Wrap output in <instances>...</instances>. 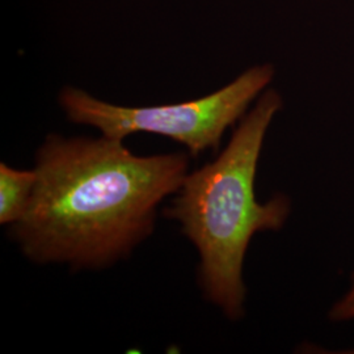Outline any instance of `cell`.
Returning a JSON list of instances; mask_svg holds the SVG:
<instances>
[{"label": "cell", "instance_id": "6", "mask_svg": "<svg viewBox=\"0 0 354 354\" xmlns=\"http://www.w3.org/2000/svg\"><path fill=\"white\" fill-rule=\"evenodd\" d=\"M333 353L354 354V348L353 349H348V351H340V352H333Z\"/></svg>", "mask_w": 354, "mask_h": 354}, {"label": "cell", "instance_id": "5", "mask_svg": "<svg viewBox=\"0 0 354 354\" xmlns=\"http://www.w3.org/2000/svg\"><path fill=\"white\" fill-rule=\"evenodd\" d=\"M328 319L333 323H349L354 322V272L352 282L348 290L330 306Z\"/></svg>", "mask_w": 354, "mask_h": 354}, {"label": "cell", "instance_id": "1", "mask_svg": "<svg viewBox=\"0 0 354 354\" xmlns=\"http://www.w3.org/2000/svg\"><path fill=\"white\" fill-rule=\"evenodd\" d=\"M37 180L11 234L28 260L75 270L127 257L155 228L158 206L189 174L187 153L140 156L124 140L50 134L36 152Z\"/></svg>", "mask_w": 354, "mask_h": 354}, {"label": "cell", "instance_id": "4", "mask_svg": "<svg viewBox=\"0 0 354 354\" xmlns=\"http://www.w3.org/2000/svg\"><path fill=\"white\" fill-rule=\"evenodd\" d=\"M37 175L35 169H16L0 165V223L15 225L28 210Z\"/></svg>", "mask_w": 354, "mask_h": 354}, {"label": "cell", "instance_id": "2", "mask_svg": "<svg viewBox=\"0 0 354 354\" xmlns=\"http://www.w3.org/2000/svg\"><path fill=\"white\" fill-rule=\"evenodd\" d=\"M282 108L276 89H266L214 162L188 174L165 216L176 221L200 254L203 297L228 320L245 315L244 259L257 232L279 231L291 214L290 198L277 193L261 203L254 180L266 133Z\"/></svg>", "mask_w": 354, "mask_h": 354}, {"label": "cell", "instance_id": "3", "mask_svg": "<svg viewBox=\"0 0 354 354\" xmlns=\"http://www.w3.org/2000/svg\"><path fill=\"white\" fill-rule=\"evenodd\" d=\"M273 77L272 64H259L200 99L152 106L115 105L75 87H64L58 100L71 122L96 127L108 138L124 140L130 134L151 133L175 140L192 156H198L219 149L228 127L248 113Z\"/></svg>", "mask_w": 354, "mask_h": 354}]
</instances>
